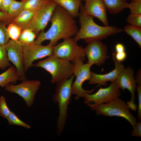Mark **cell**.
Segmentation results:
<instances>
[{
  "label": "cell",
  "mask_w": 141,
  "mask_h": 141,
  "mask_svg": "<svg viewBox=\"0 0 141 141\" xmlns=\"http://www.w3.org/2000/svg\"><path fill=\"white\" fill-rule=\"evenodd\" d=\"M50 21V27L45 32L44 30L41 31L34 43L41 44L45 40H49L50 41L49 44L54 46L60 39L74 36L79 30L74 18L57 4Z\"/></svg>",
  "instance_id": "1"
},
{
  "label": "cell",
  "mask_w": 141,
  "mask_h": 141,
  "mask_svg": "<svg viewBox=\"0 0 141 141\" xmlns=\"http://www.w3.org/2000/svg\"><path fill=\"white\" fill-rule=\"evenodd\" d=\"M79 21L80 28L73 38L76 42L83 39L87 43L105 39L111 35L121 33L122 29L113 26H101L94 21L93 17L86 14L82 4L80 8Z\"/></svg>",
  "instance_id": "2"
},
{
  "label": "cell",
  "mask_w": 141,
  "mask_h": 141,
  "mask_svg": "<svg viewBox=\"0 0 141 141\" xmlns=\"http://www.w3.org/2000/svg\"><path fill=\"white\" fill-rule=\"evenodd\" d=\"M34 65L36 67L42 68L50 73L52 83H57L68 79L73 74V63L53 55Z\"/></svg>",
  "instance_id": "3"
},
{
  "label": "cell",
  "mask_w": 141,
  "mask_h": 141,
  "mask_svg": "<svg viewBox=\"0 0 141 141\" xmlns=\"http://www.w3.org/2000/svg\"><path fill=\"white\" fill-rule=\"evenodd\" d=\"M74 77L73 75L69 78L56 83L55 93L53 97L55 103L58 104L59 114L57 122V131L59 134L63 131L67 118V111L70 101L72 86Z\"/></svg>",
  "instance_id": "4"
},
{
  "label": "cell",
  "mask_w": 141,
  "mask_h": 141,
  "mask_svg": "<svg viewBox=\"0 0 141 141\" xmlns=\"http://www.w3.org/2000/svg\"><path fill=\"white\" fill-rule=\"evenodd\" d=\"M95 110L97 115L124 118L130 123L133 128L137 123L136 118L131 112L127 103L119 97L99 105Z\"/></svg>",
  "instance_id": "5"
},
{
  "label": "cell",
  "mask_w": 141,
  "mask_h": 141,
  "mask_svg": "<svg viewBox=\"0 0 141 141\" xmlns=\"http://www.w3.org/2000/svg\"><path fill=\"white\" fill-rule=\"evenodd\" d=\"M83 61L77 59L73 63L74 64L73 74L76 77V79L72 85V93L76 95L74 98L77 100L80 97H84L87 94H92L95 88L99 86L98 85L90 90H85L83 88V83L90 79L92 73L90 71L91 66L87 63L84 64Z\"/></svg>",
  "instance_id": "6"
},
{
  "label": "cell",
  "mask_w": 141,
  "mask_h": 141,
  "mask_svg": "<svg viewBox=\"0 0 141 141\" xmlns=\"http://www.w3.org/2000/svg\"><path fill=\"white\" fill-rule=\"evenodd\" d=\"M52 55L72 63L77 59L84 61L85 59L84 48L79 46L72 38L64 39L54 46Z\"/></svg>",
  "instance_id": "7"
},
{
  "label": "cell",
  "mask_w": 141,
  "mask_h": 141,
  "mask_svg": "<svg viewBox=\"0 0 141 141\" xmlns=\"http://www.w3.org/2000/svg\"><path fill=\"white\" fill-rule=\"evenodd\" d=\"M121 93L120 89L115 81L112 82L110 85L106 88L100 87L97 91L93 94L86 95L84 97V102L92 110H95L99 105L119 97Z\"/></svg>",
  "instance_id": "8"
},
{
  "label": "cell",
  "mask_w": 141,
  "mask_h": 141,
  "mask_svg": "<svg viewBox=\"0 0 141 141\" xmlns=\"http://www.w3.org/2000/svg\"><path fill=\"white\" fill-rule=\"evenodd\" d=\"M57 5L52 0H44L41 7L35 12L28 28L38 36L50 21Z\"/></svg>",
  "instance_id": "9"
},
{
  "label": "cell",
  "mask_w": 141,
  "mask_h": 141,
  "mask_svg": "<svg viewBox=\"0 0 141 141\" xmlns=\"http://www.w3.org/2000/svg\"><path fill=\"white\" fill-rule=\"evenodd\" d=\"M22 45L23 62L25 72L34 65V61L53 54L54 46L49 44L43 46L33 43Z\"/></svg>",
  "instance_id": "10"
},
{
  "label": "cell",
  "mask_w": 141,
  "mask_h": 141,
  "mask_svg": "<svg viewBox=\"0 0 141 141\" xmlns=\"http://www.w3.org/2000/svg\"><path fill=\"white\" fill-rule=\"evenodd\" d=\"M40 84V82L38 80H26L16 85L10 84L5 89L9 92L16 93L21 96L27 107H30L33 104L36 94Z\"/></svg>",
  "instance_id": "11"
},
{
  "label": "cell",
  "mask_w": 141,
  "mask_h": 141,
  "mask_svg": "<svg viewBox=\"0 0 141 141\" xmlns=\"http://www.w3.org/2000/svg\"><path fill=\"white\" fill-rule=\"evenodd\" d=\"M9 61L14 65L19 76V80H26L23 62V45L18 40L11 39L4 45Z\"/></svg>",
  "instance_id": "12"
},
{
  "label": "cell",
  "mask_w": 141,
  "mask_h": 141,
  "mask_svg": "<svg viewBox=\"0 0 141 141\" xmlns=\"http://www.w3.org/2000/svg\"><path fill=\"white\" fill-rule=\"evenodd\" d=\"M134 75L133 69L130 67H127L121 73L115 82L120 89L123 91L127 89L130 92L131 98L127 103L130 109L136 111L137 107L135 103V95L137 84Z\"/></svg>",
  "instance_id": "13"
},
{
  "label": "cell",
  "mask_w": 141,
  "mask_h": 141,
  "mask_svg": "<svg viewBox=\"0 0 141 141\" xmlns=\"http://www.w3.org/2000/svg\"><path fill=\"white\" fill-rule=\"evenodd\" d=\"M84 53L88 59L87 63L91 66H100L103 64L107 57L108 48L100 40H96L88 43L84 48Z\"/></svg>",
  "instance_id": "14"
},
{
  "label": "cell",
  "mask_w": 141,
  "mask_h": 141,
  "mask_svg": "<svg viewBox=\"0 0 141 141\" xmlns=\"http://www.w3.org/2000/svg\"><path fill=\"white\" fill-rule=\"evenodd\" d=\"M113 57L115 65L114 69L109 73L104 74H99L92 72L91 76L89 80L90 84H98L99 85L106 86L108 81H115L121 73L125 69L121 63L116 61L114 57V53L112 51Z\"/></svg>",
  "instance_id": "15"
},
{
  "label": "cell",
  "mask_w": 141,
  "mask_h": 141,
  "mask_svg": "<svg viewBox=\"0 0 141 141\" xmlns=\"http://www.w3.org/2000/svg\"><path fill=\"white\" fill-rule=\"evenodd\" d=\"M83 5L84 11L87 14L98 19L104 26H109L107 9L102 0H86Z\"/></svg>",
  "instance_id": "16"
},
{
  "label": "cell",
  "mask_w": 141,
  "mask_h": 141,
  "mask_svg": "<svg viewBox=\"0 0 141 141\" xmlns=\"http://www.w3.org/2000/svg\"><path fill=\"white\" fill-rule=\"evenodd\" d=\"M66 10L74 18L78 17L81 0H52Z\"/></svg>",
  "instance_id": "17"
},
{
  "label": "cell",
  "mask_w": 141,
  "mask_h": 141,
  "mask_svg": "<svg viewBox=\"0 0 141 141\" xmlns=\"http://www.w3.org/2000/svg\"><path fill=\"white\" fill-rule=\"evenodd\" d=\"M35 12L24 9L17 16L12 19L11 22L17 26L22 31L28 28Z\"/></svg>",
  "instance_id": "18"
},
{
  "label": "cell",
  "mask_w": 141,
  "mask_h": 141,
  "mask_svg": "<svg viewBox=\"0 0 141 141\" xmlns=\"http://www.w3.org/2000/svg\"><path fill=\"white\" fill-rule=\"evenodd\" d=\"M19 79V76L15 68L10 67L6 71L0 74V86L5 87L8 84L16 83Z\"/></svg>",
  "instance_id": "19"
},
{
  "label": "cell",
  "mask_w": 141,
  "mask_h": 141,
  "mask_svg": "<svg viewBox=\"0 0 141 141\" xmlns=\"http://www.w3.org/2000/svg\"><path fill=\"white\" fill-rule=\"evenodd\" d=\"M107 10L110 14H115L128 8V3L126 0H102Z\"/></svg>",
  "instance_id": "20"
},
{
  "label": "cell",
  "mask_w": 141,
  "mask_h": 141,
  "mask_svg": "<svg viewBox=\"0 0 141 141\" xmlns=\"http://www.w3.org/2000/svg\"><path fill=\"white\" fill-rule=\"evenodd\" d=\"M37 36L30 29L27 28L22 31L18 41L22 45L34 42Z\"/></svg>",
  "instance_id": "21"
},
{
  "label": "cell",
  "mask_w": 141,
  "mask_h": 141,
  "mask_svg": "<svg viewBox=\"0 0 141 141\" xmlns=\"http://www.w3.org/2000/svg\"><path fill=\"white\" fill-rule=\"evenodd\" d=\"M123 30L133 38L141 48V28L128 25L125 26Z\"/></svg>",
  "instance_id": "22"
},
{
  "label": "cell",
  "mask_w": 141,
  "mask_h": 141,
  "mask_svg": "<svg viewBox=\"0 0 141 141\" xmlns=\"http://www.w3.org/2000/svg\"><path fill=\"white\" fill-rule=\"evenodd\" d=\"M24 10V4L21 1L13 0L9 9L7 12L12 19L17 16Z\"/></svg>",
  "instance_id": "23"
},
{
  "label": "cell",
  "mask_w": 141,
  "mask_h": 141,
  "mask_svg": "<svg viewBox=\"0 0 141 141\" xmlns=\"http://www.w3.org/2000/svg\"><path fill=\"white\" fill-rule=\"evenodd\" d=\"M44 0H21L24 9L35 12L41 6Z\"/></svg>",
  "instance_id": "24"
},
{
  "label": "cell",
  "mask_w": 141,
  "mask_h": 141,
  "mask_svg": "<svg viewBox=\"0 0 141 141\" xmlns=\"http://www.w3.org/2000/svg\"><path fill=\"white\" fill-rule=\"evenodd\" d=\"M7 28L10 38L12 40H18L22 31L21 29L12 22L9 24Z\"/></svg>",
  "instance_id": "25"
},
{
  "label": "cell",
  "mask_w": 141,
  "mask_h": 141,
  "mask_svg": "<svg viewBox=\"0 0 141 141\" xmlns=\"http://www.w3.org/2000/svg\"><path fill=\"white\" fill-rule=\"evenodd\" d=\"M10 66L4 45L0 44V69L4 70Z\"/></svg>",
  "instance_id": "26"
},
{
  "label": "cell",
  "mask_w": 141,
  "mask_h": 141,
  "mask_svg": "<svg viewBox=\"0 0 141 141\" xmlns=\"http://www.w3.org/2000/svg\"><path fill=\"white\" fill-rule=\"evenodd\" d=\"M10 125H16L30 129V126L21 120L13 112L11 111L6 119Z\"/></svg>",
  "instance_id": "27"
},
{
  "label": "cell",
  "mask_w": 141,
  "mask_h": 141,
  "mask_svg": "<svg viewBox=\"0 0 141 141\" xmlns=\"http://www.w3.org/2000/svg\"><path fill=\"white\" fill-rule=\"evenodd\" d=\"M6 25L0 21V44L4 45L9 40Z\"/></svg>",
  "instance_id": "28"
},
{
  "label": "cell",
  "mask_w": 141,
  "mask_h": 141,
  "mask_svg": "<svg viewBox=\"0 0 141 141\" xmlns=\"http://www.w3.org/2000/svg\"><path fill=\"white\" fill-rule=\"evenodd\" d=\"M126 21L129 25L141 28V14L130 13L128 16Z\"/></svg>",
  "instance_id": "29"
},
{
  "label": "cell",
  "mask_w": 141,
  "mask_h": 141,
  "mask_svg": "<svg viewBox=\"0 0 141 141\" xmlns=\"http://www.w3.org/2000/svg\"><path fill=\"white\" fill-rule=\"evenodd\" d=\"M128 3L127 8L130 10L131 13L141 14V0H131Z\"/></svg>",
  "instance_id": "30"
},
{
  "label": "cell",
  "mask_w": 141,
  "mask_h": 141,
  "mask_svg": "<svg viewBox=\"0 0 141 141\" xmlns=\"http://www.w3.org/2000/svg\"><path fill=\"white\" fill-rule=\"evenodd\" d=\"M10 111L6 104L5 97L1 96L0 97V115L6 119Z\"/></svg>",
  "instance_id": "31"
},
{
  "label": "cell",
  "mask_w": 141,
  "mask_h": 141,
  "mask_svg": "<svg viewBox=\"0 0 141 141\" xmlns=\"http://www.w3.org/2000/svg\"><path fill=\"white\" fill-rule=\"evenodd\" d=\"M136 90L138 99V120L140 121L141 120V84H137Z\"/></svg>",
  "instance_id": "32"
},
{
  "label": "cell",
  "mask_w": 141,
  "mask_h": 141,
  "mask_svg": "<svg viewBox=\"0 0 141 141\" xmlns=\"http://www.w3.org/2000/svg\"><path fill=\"white\" fill-rule=\"evenodd\" d=\"M12 19L9 16L6 12L0 10V21L2 22L6 25L9 24L11 22Z\"/></svg>",
  "instance_id": "33"
},
{
  "label": "cell",
  "mask_w": 141,
  "mask_h": 141,
  "mask_svg": "<svg viewBox=\"0 0 141 141\" xmlns=\"http://www.w3.org/2000/svg\"><path fill=\"white\" fill-rule=\"evenodd\" d=\"M127 54L126 51L115 52L114 53V57L115 60L121 63L126 59Z\"/></svg>",
  "instance_id": "34"
},
{
  "label": "cell",
  "mask_w": 141,
  "mask_h": 141,
  "mask_svg": "<svg viewBox=\"0 0 141 141\" xmlns=\"http://www.w3.org/2000/svg\"><path fill=\"white\" fill-rule=\"evenodd\" d=\"M131 135L132 136L141 137V122L137 123L133 128Z\"/></svg>",
  "instance_id": "35"
},
{
  "label": "cell",
  "mask_w": 141,
  "mask_h": 141,
  "mask_svg": "<svg viewBox=\"0 0 141 141\" xmlns=\"http://www.w3.org/2000/svg\"><path fill=\"white\" fill-rule=\"evenodd\" d=\"M13 0H2L0 10L7 12L9 9Z\"/></svg>",
  "instance_id": "36"
},
{
  "label": "cell",
  "mask_w": 141,
  "mask_h": 141,
  "mask_svg": "<svg viewBox=\"0 0 141 141\" xmlns=\"http://www.w3.org/2000/svg\"><path fill=\"white\" fill-rule=\"evenodd\" d=\"M125 50V46L122 43H118L115 46V52L126 51Z\"/></svg>",
  "instance_id": "37"
},
{
  "label": "cell",
  "mask_w": 141,
  "mask_h": 141,
  "mask_svg": "<svg viewBox=\"0 0 141 141\" xmlns=\"http://www.w3.org/2000/svg\"><path fill=\"white\" fill-rule=\"evenodd\" d=\"M2 0H0V7L1 5Z\"/></svg>",
  "instance_id": "38"
},
{
  "label": "cell",
  "mask_w": 141,
  "mask_h": 141,
  "mask_svg": "<svg viewBox=\"0 0 141 141\" xmlns=\"http://www.w3.org/2000/svg\"><path fill=\"white\" fill-rule=\"evenodd\" d=\"M84 1H85L86 0H83Z\"/></svg>",
  "instance_id": "39"
}]
</instances>
